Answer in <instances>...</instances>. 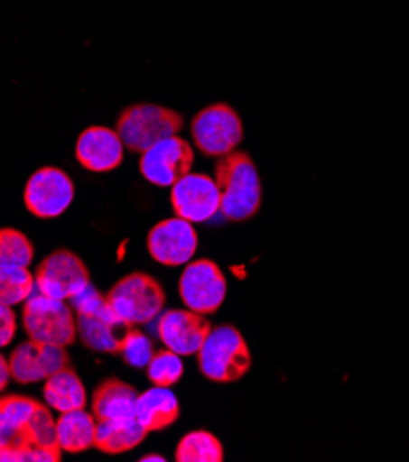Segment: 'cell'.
<instances>
[{
  "instance_id": "cell-6",
  "label": "cell",
  "mask_w": 409,
  "mask_h": 462,
  "mask_svg": "<svg viewBox=\"0 0 409 462\" xmlns=\"http://www.w3.org/2000/svg\"><path fill=\"white\" fill-rule=\"evenodd\" d=\"M107 300L122 319L136 327L148 325L163 311L166 295L153 276L139 271L120 279L107 293Z\"/></svg>"
},
{
  "instance_id": "cell-17",
  "label": "cell",
  "mask_w": 409,
  "mask_h": 462,
  "mask_svg": "<svg viewBox=\"0 0 409 462\" xmlns=\"http://www.w3.org/2000/svg\"><path fill=\"white\" fill-rule=\"evenodd\" d=\"M179 400L170 387H153L136 400L135 417L141 426L150 431H164L179 419Z\"/></svg>"
},
{
  "instance_id": "cell-25",
  "label": "cell",
  "mask_w": 409,
  "mask_h": 462,
  "mask_svg": "<svg viewBox=\"0 0 409 462\" xmlns=\"http://www.w3.org/2000/svg\"><path fill=\"white\" fill-rule=\"evenodd\" d=\"M33 244L17 228H0V267L23 265L28 267L33 260Z\"/></svg>"
},
{
  "instance_id": "cell-12",
  "label": "cell",
  "mask_w": 409,
  "mask_h": 462,
  "mask_svg": "<svg viewBox=\"0 0 409 462\" xmlns=\"http://www.w3.org/2000/svg\"><path fill=\"white\" fill-rule=\"evenodd\" d=\"M12 378L21 383H37L49 380L63 368L70 366L69 354L61 345H51L41 341H24L10 356Z\"/></svg>"
},
{
  "instance_id": "cell-8",
  "label": "cell",
  "mask_w": 409,
  "mask_h": 462,
  "mask_svg": "<svg viewBox=\"0 0 409 462\" xmlns=\"http://www.w3.org/2000/svg\"><path fill=\"white\" fill-rule=\"evenodd\" d=\"M90 284L85 262L69 249H58L37 265L35 288L39 293L67 300L81 293Z\"/></svg>"
},
{
  "instance_id": "cell-9",
  "label": "cell",
  "mask_w": 409,
  "mask_h": 462,
  "mask_svg": "<svg viewBox=\"0 0 409 462\" xmlns=\"http://www.w3.org/2000/svg\"><path fill=\"white\" fill-rule=\"evenodd\" d=\"M74 201V182L61 168H39L24 187L28 212L41 219H54L67 212Z\"/></svg>"
},
{
  "instance_id": "cell-5",
  "label": "cell",
  "mask_w": 409,
  "mask_h": 462,
  "mask_svg": "<svg viewBox=\"0 0 409 462\" xmlns=\"http://www.w3.org/2000/svg\"><path fill=\"white\" fill-rule=\"evenodd\" d=\"M23 327L30 339L51 345H72L76 341V317L65 300L42 293L24 300Z\"/></svg>"
},
{
  "instance_id": "cell-2",
  "label": "cell",
  "mask_w": 409,
  "mask_h": 462,
  "mask_svg": "<svg viewBox=\"0 0 409 462\" xmlns=\"http://www.w3.org/2000/svg\"><path fill=\"white\" fill-rule=\"evenodd\" d=\"M214 180L219 192V212L225 219L240 223L260 210V175L247 153L235 150L219 157L214 168Z\"/></svg>"
},
{
  "instance_id": "cell-10",
  "label": "cell",
  "mask_w": 409,
  "mask_h": 462,
  "mask_svg": "<svg viewBox=\"0 0 409 462\" xmlns=\"http://www.w3.org/2000/svg\"><path fill=\"white\" fill-rule=\"evenodd\" d=\"M179 295L192 311L201 315L216 313L227 295L225 274L212 260L189 262L179 279Z\"/></svg>"
},
{
  "instance_id": "cell-16",
  "label": "cell",
  "mask_w": 409,
  "mask_h": 462,
  "mask_svg": "<svg viewBox=\"0 0 409 462\" xmlns=\"http://www.w3.org/2000/svg\"><path fill=\"white\" fill-rule=\"evenodd\" d=\"M124 148L122 138L115 129L93 125L78 136L76 159L88 171H113L124 161Z\"/></svg>"
},
{
  "instance_id": "cell-18",
  "label": "cell",
  "mask_w": 409,
  "mask_h": 462,
  "mask_svg": "<svg viewBox=\"0 0 409 462\" xmlns=\"http://www.w3.org/2000/svg\"><path fill=\"white\" fill-rule=\"evenodd\" d=\"M136 400H139V393L135 387L118 378H109L97 387L90 403H93L97 422H100L107 419L135 417Z\"/></svg>"
},
{
  "instance_id": "cell-26",
  "label": "cell",
  "mask_w": 409,
  "mask_h": 462,
  "mask_svg": "<svg viewBox=\"0 0 409 462\" xmlns=\"http://www.w3.org/2000/svg\"><path fill=\"white\" fill-rule=\"evenodd\" d=\"M26 435L32 448H44V449H56L63 451L58 442V424L54 422L51 411L39 403L33 417L26 426Z\"/></svg>"
},
{
  "instance_id": "cell-19",
  "label": "cell",
  "mask_w": 409,
  "mask_h": 462,
  "mask_svg": "<svg viewBox=\"0 0 409 462\" xmlns=\"http://www.w3.org/2000/svg\"><path fill=\"white\" fill-rule=\"evenodd\" d=\"M146 435L148 431L136 420V417L107 419L97 422L95 448L109 455H118L143 444Z\"/></svg>"
},
{
  "instance_id": "cell-22",
  "label": "cell",
  "mask_w": 409,
  "mask_h": 462,
  "mask_svg": "<svg viewBox=\"0 0 409 462\" xmlns=\"http://www.w3.org/2000/svg\"><path fill=\"white\" fill-rule=\"evenodd\" d=\"M177 462H221L223 446L209 431L198 430L181 439L175 449Z\"/></svg>"
},
{
  "instance_id": "cell-28",
  "label": "cell",
  "mask_w": 409,
  "mask_h": 462,
  "mask_svg": "<svg viewBox=\"0 0 409 462\" xmlns=\"http://www.w3.org/2000/svg\"><path fill=\"white\" fill-rule=\"evenodd\" d=\"M0 407H3L5 414L8 417V420L17 426L19 430L26 431V426L30 422V419L33 417V412L39 407V402L30 398V396H19V394H12V396H5L0 398Z\"/></svg>"
},
{
  "instance_id": "cell-15",
  "label": "cell",
  "mask_w": 409,
  "mask_h": 462,
  "mask_svg": "<svg viewBox=\"0 0 409 462\" xmlns=\"http://www.w3.org/2000/svg\"><path fill=\"white\" fill-rule=\"evenodd\" d=\"M212 330V322L192 310H168L161 315L157 334L172 352L196 356Z\"/></svg>"
},
{
  "instance_id": "cell-7",
  "label": "cell",
  "mask_w": 409,
  "mask_h": 462,
  "mask_svg": "<svg viewBox=\"0 0 409 462\" xmlns=\"http://www.w3.org/2000/svg\"><path fill=\"white\" fill-rule=\"evenodd\" d=\"M196 148L207 157L229 155L244 138L238 113L227 104H212L201 109L191 124Z\"/></svg>"
},
{
  "instance_id": "cell-29",
  "label": "cell",
  "mask_w": 409,
  "mask_h": 462,
  "mask_svg": "<svg viewBox=\"0 0 409 462\" xmlns=\"http://www.w3.org/2000/svg\"><path fill=\"white\" fill-rule=\"evenodd\" d=\"M3 448H12V449L23 451V449H28L32 446H30L26 431L14 426L8 420L3 407H0V449H3Z\"/></svg>"
},
{
  "instance_id": "cell-20",
  "label": "cell",
  "mask_w": 409,
  "mask_h": 462,
  "mask_svg": "<svg viewBox=\"0 0 409 462\" xmlns=\"http://www.w3.org/2000/svg\"><path fill=\"white\" fill-rule=\"evenodd\" d=\"M58 424V442L63 451L81 453L95 446L97 419L93 412L74 409L61 412Z\"/></svg>"
},
{
  "instance_id": "cell-1",
  "label": "cell",
  "mask_w": 409,
  "mask_h": 462,
  "mask_svg": "<svg viewBox=\"0 0 409 462\" xmlns=\"http://www.w3.org/2000/svg\"><path fill=\"white\" fill-rule=\"evenodd\" d=\"M76 313V330L83 345L95 352L120 354L133 325L122 319L116 310L93 284L70 299Z\"/></svg>"
},
{
  "instance_id": "cell-21",
  "label": "cell",
  "mask_w": 409,
  "mask_h": 462,
  "mask_svg": "<svg viewBox=\"0 0 409 462\" xmlns=\"http://www.w3.org/2000/svg\"><path fill=\"white\" fill-rule=\"evenodd\" d=\"M44 382L47 383H44L42 396L52 409H56L58 412L85 409L87 405L85 387L70 366L63 368V371L56 373L54 376H51Z\"/></svg>"
},
{
  "instance_id": "cell-27",
  "label": "cell",
  "mask_w": 409,
  "mask_h": 462,
  "mask_svg": "<svg viewBox=\"0 0 409 462\" xmlns=\"http://www.w3.org/2000/svg\"><path fill=\"white\" fill-rule=\"evenodd\" d=\"M118 356H122L125 365L133 368H146L153 356V345L141 330H136L133 327Z\"/></svg>"
},
{
  "instance_id": "cell-31",
  "label": "cell",
  "mask_w": 409,
  "mask_h": 462,
  "mask_svg": "<svg viewBox=\"0 0 409 462\" xmlns=\"http://www.w3.org/2000/svg\"><path fill=\"white\" fill-rule=\"evenodd\" d=\"M12 378V373H10V361L0 354V393H3L6 387H8V382Z\"/></svg>"
},
{
  "instance_id": "cell-14",
  "label": "cell",
  "mask_w": 409,
  "mask_h": 462,
  "mask_svg": "<svg viewBox=\"0 0 409 462\" xmlns=\"http://www.w3.org/2000/svg\"><path fill=\"white\" fill-rule=\"evenodd\" d=\"M172 208L177 217L191 223H205L219 212V192L214 177L205 173H187L170 192Z\"/></svg>"
},
{
  "instance_id": "cell-24",
  "label": "cell",
  "mask_w": 409,
  "mask_h": 462,
  "mask_svg": "<svg viewBox=\"0 0 409 462\" xmlns=\"http://www.w3.org/2000/svg\"><path fill=\"white\" fill-rule=\"evenodd\" d=\"M185 366L181 361V356L172 352L170 348L153 352L148 366H146V376L148 380L157 387H172L181 378H183Z\"/></svg>"
},
{
  "instance_id": "cell-30",
  "label": "cell",
  "mask_w": 409,
  "mask_h": 462,
  "mask_svg": "<svg viewBox=\"0 0 409 462\" xmlns=\"http://www.w3.org/2000/svg\"><path fill=\"white\" fill-rule=\"evenodd\" d=\"M17 332V317L12 306L0 304V348L8 346Z\"/></svg>"
},
{
  "instance_id": "cell-4",
  "label": "cell",
  "mask_w": 409,
  "mask_h": 462,
  "mask_svg": "<svg viewBox=\"0 0 409 462\" xmlns=\"http://www.w3.org/2000/svg\"><path fill=\"white\" fill-rule=\"evenodd\" d=\"M183 129V115L157 104L129 106L116 118V133L124 146L141 155L163 138L179 134Z\"/></svg>"
},
{
  "instance_id": "cell-13",
  "label": "cell",
  "mask_w": 409,
  "mask_h": 462,
  "mask_svg": "<svg viewBox=\"0 0 409 462\" xmlns=\"http://www.w3.org/2000/svg\"><path fill=\"white\" fill-rule=\"evenodd\" d=\"M148 251L155 262L166 267H179L192 260L198 251V233L191 221L170 217L159 221L146 240Z\"/></svg>"
},
{
  "instance_id": "cell-11",
  "label": "cell",
  "mask_w": 409,
  "mask_h": 462,
  "mask_svg": "<svg viewBox=\"0 0 409 462\" xmlns=\"http://www.w3.org/2000/svg\"><path fill=\"white\" fill-rule=\"evenodd\" d=\"M194 164V150L179 134L163 138L141 155L143 177L155 187H173V184L191 173Z\"/></svg>"
},
{
  "instance_id": "cell-3",
  "label": "cell",
  "mask_w": 409,
  "mask_h": 462,
  "mask_svg": "<svg viewBox=\"0 0 409 462\" xmlns=\"http://www.w3.org/2000/svg\"><path fill=\"white\" fill-rule=\"evenodd\" d=\"M196 356L201 374L216 383L238 382L253 363L244 336L231 325L212 327Z\"/></svg>"
},
{
  "instance_id": "cell-32",
  "label": "cell",
  "mask_w": 409,
  "mask_h": 462,
  "mask_svg": "<svg viewBox=\"0 0 409 462\" xmlns=\"http://www.w3.org/2000/svg\"><path fill=\"white\" fill-rule=\"evenodd\" d=\"M141 460H143V462H146V460H161V462H164L166 458H164L163 455H144Z\"/></svg>"
},
{
  "instance_id": "cell-23",
  "label": "cell",
  "mask_w": 409,
  "mask_h": 462,
  "mask_svg": "<svg viewBox=\"0 0 409 462\" xmlns=\"http://www.w3.org/2000/svg\"><path fill=\"white\" fill-rule=\"evenodd\" d=\"M35 290V276L28 267L5 265L0 267V304L15 306L28 300Z\"/></svg>"
}]
</instances>
